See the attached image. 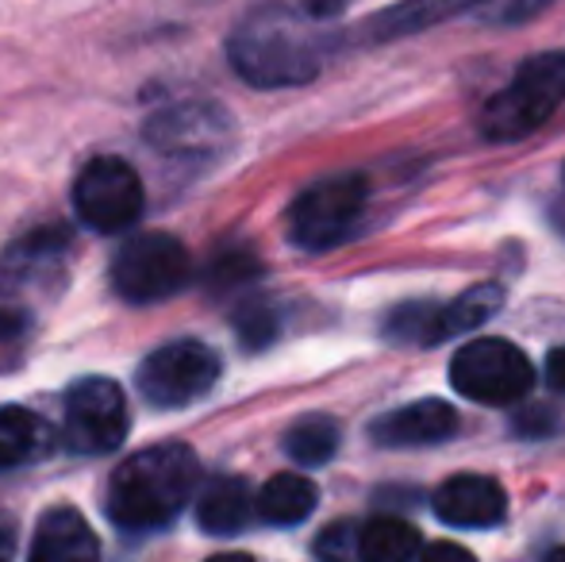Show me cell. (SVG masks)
<instances>
[{
  "label": "cell",
  "mask_w": 565,
  "mask_h": 562,
  "mask_svg": "<svg viewBox=\"0 0 565 562\" xmlns=\"http://www.w3.org/2000/svg\"><path fill=\"white\" fill-rule=\"evenodd\" d=\"M201 463L185 443H158L131 455L113 474L108 486V517L119 528H162L193 501Z\"/></svg>",
  "instance_id": "obj_1"
},
{
  "label": "cell",
  "mask_w": 565,
  "mask_h": 562,
  "mask_svg": "<svg viewBox=\"0 0 565 562\" xmlns=\"http://www.w3.org/2000/svg\"><path fill=\"white\" fill-rule=\"evenodd\" d=\"M231 66L243 82L258 89H285V85H305L320 74V39L308 31L300 15L285 8H262L246 15L227 43Z\"/></svg>",
  "instance_id": "obj_2"
},
{
  "label": "cell",
  "mask_w": 565,
  "mask_h": 562,
  "mask_svg": "<svg viewBox=\"0 0 565 562\" xmlns=\"http://www.w3.org/2000/svg\"><path fill=\"white\" fill-rule=\"evenodd\" d=\"M565 105V54L546 51L527 59L515 77L484 105L481 128L489 139L512 142L539 131Z\"/></svg>",
  "instance_id": "obj_3"
},
{
  "label": "cell",
  "mask_w": 565,
  "mask_h": 562,
  "mask_svg": "<svg viewBox=\"0 0 565 562\" xmlns=\"http://www.w3.org/2000/svg\"><path fill=\"white\" fill-rule=\"evenodd\" d=\"M365 197H370V185H365L362 173H335V178L308 185L289 204V216H285L289 243L308 251V255H323V251L339 247L354 232L358 216L365 209Z\"/></svg>",
  "instance_id": "obj_4"
},
{
  "label": "cell",
  "mask_w": 565,
  "mask_h": 562,
  "mask_svg": "<svg viewBox=\"0 0 565 562\" xmlns=\"http://www.w3.org/2000/svg\"><path fill=\"white\" fill-rule=\"evenodd\" d=\"M193 282V258L185 243L166 232H142L127 240L113 258V285L131 305H154Z\"/></svg>",
  "instance_id": "obj_5"
},
{
  "label": "cell",
  "mask_w": 565,
  "mask_h": 562,
  "mask_svg": "<svg viewBox=\"0 0 565 562\" xmlns=\"http://www.w3.org/2000/svg\"><path fill=\"white\" fill-rule=\"evenodd\" d=\"M450 382L461 397L481 405H512L527 397L535 370L531 359L508 339H473L450 362Z\"/></svg>",
  "instance_id": "obj_6"
},
{
  "label": "cell",
  "mask_w": 565,
  "mask_h": 562,
  "mask_svg": "<svg viewBox=\"0 0 565 562\" xmlns=\"http://www.w3.org/2000/svg\"><path fill=\"white\" fill-rule=\"evenodd\" d=\"M220 378V354L196 339H178L150 351L139 367V390L154 409H185Z\"/></svg>",
  "instance_id": "obj_7"
},
{
  "label": "cell",
  "mask_w": 565,
  "mask_h": 562,
  "mask_svg": "<svg viewBox=\"0 0 565 562\" xmlns=\"http://www.w3.org/2000/svg\"><path fill=\"white\" fill-rule=\"evenodd\" d=\"M74 212L93 232H124L142 212V181L124 158H93L74 181Z\"/></svg>",
  "instance_id": "obj_8"
},
{
  "label": "cell",
  "mask_w": 565,
  "mask_h": 562,
  "mask_svg": "<svg viewBox=\"0 0 565 562\" xmlns=\"http://www.w3.org/2000/svg\"><path fill=\"white\" fill-rule=\"evenodd\" d=\"M127 401L108 378H85L66 393V443L77 455H113L127 435Z\"/></svg>",
  "instance_id": "obj_9"
},
{
  "label": "cell",
  "mask_w": 565,
  "mask_h": 562,
  "mask_svg": "<svg viewBox=\"0 0 565 562\" xmlns=\"http://www.w3.org/2000/svg\"><path fill=\"white\" fill-rule=\"evenodd\" d=\"M70 263V232L62 227H35L0 255V293L8 297H31V293H54L66 278Z\"/></svg>",
  "instance_id": "obj_10"
},
{
  "label": "cell",
  "mask_w": 565,
  "mask_h": 562,
  "mask_svg": "<svg viewBox=\"0 0 565 562\" xmlns=\"http://www.w3.org/2000/svg\"><path fill=\"white\" fill-rule=\"evenodd\" d=\"M231 139V120L224 108L201 105H170L147 120V142L173 158H209Z\"/></svg>",
  "instance_id": "obj_11"
},
{
  "label": "cell",
  "mask_w": 565,
  "mask_h": 562,
  "mask_svg": "<svg viewBox=\"0 0 565 562\" xmlns=\"http://www.w3.org/2000/svg\"><path fill=\"white\" fill-rule=\"evenodd\" d=\"M435 512L454 528H492L508 517V497L492 478L454 474L435 494Z\"/></svg>",
  "instance_id": "obj_12"
},
{
  "label": "cell",
  "mask_w": 565,
  "mask_h": 562,
  "mask_svg": "<svg viewBox=\"0 0 565 562\" xmlns=\"http://www.w3.org/2000/svg\"><path fill=\"white\" fill-rule=\"evenodd\" d=\"M370 432L381 447H431L458 432V413L443 401H416L377 416Z\"/></svg>",
  "instance_id": "obj_13"
},
{
  "label": "cell",
  "mask_w": 565,
  "mask_h": 562,
  "mask_svg": "<svg viewBox=\"0 0 565 562\" xmlns=\"http://www.w3.org/2000/svg\"><path fill=\"white\" fill-rule=\"evenodd\" d=\"M28 562H100V540L77 509L43 512Z\"/></svg>",
  "instance_id": "obj_14"
},
{
  "label": "cell",
  "mask_w": 565,
  "mask_h": 562,
  "mask_svg": "<svg viewBox=\"0 0 565 562\" xmlns=\"http://www.w3.org/2000/svg\"><path fill=\"white\" fill-rule=\"evenodd\" d=\"M258 517V497L243 478H212L196 501V520L209 536H235Z\"/></svg>",
  "instance_id": "obj_15"
},
{
  "label": "cell",
  "mask_w": 565,
  "mask_h": 562,
  "mask_svg": "<svg viewBox=\"0 0 565 562\" xmlns=\"http://www.w3.org/2000/svg\"><path fill=\"white\" fill-rule=\"evenodd\" d=\"M316 501H320V494H316V486L305 474H274V478L258 489V517L266 520V524L289 528L312 517Z\"/></svg>",
  "instance_id": "obj_16"
},
{
  "label": "cell",
  "mask_w": 565,
  "mask_h": 562,
  "mask_svg": "<svg viewBox=\"0 0 565 562\" xmlns=\"http://www.w3.org/2000/svg\"><path fill=\"white\" fill-rule=\"evenodd\" d=\"M481 4V0H401L388 12H381L373 20V31L377 39H396V35H412V31H424L439 20H450V15L466 12V8Z\"/></svg>",
  "instance_id": "obj_17"
},
{
  "label": "cell",
  "mask_w": 565,
  "mask_h": 562,
  "mask_svg": "<svg viewBox=\"0 0 565 562\" xmlns=\"http://www.w3.org/2000/svg\"><path fill=\"white\" fill-rule=\"evenodd\" d=\"M51 432L28 409L4 405L0 409V470H12V466H23L46 447Z\"/></svg>",
  "instance_id": "obj_18"
},
{
  "label": "cell",
  "mask_w": 565,
  "mask_h": 562,
  "mask_svg": "<svg viewBox=\"0 0 565 562\" xmlns=\"http://www.w3.org/2000/svg\"><path fill=\"white\" fill-rule=\"evenodd\" d=\"M424 540L412 524L396 517H381L362 528V562H419Z\"/></svg>",
  "instance_id": "obj_19"
},
{
  "label": "cell",
  "mask_w": 565,
  "mask_h": 562,
  "mask_svg": "<svg viewBox=\"0 0 565 562\" xmlns=\"http://www.w3.org/2000/svg\"><path fill=\"white\" fill-rule=\"evenodd\" d=\"M385 339H393V343H412V347H431V343H439V339H447L443 305H435V300L401 305L385 320Z\"/></svg>",
  "instance_id": "obj_20"
},
{
  "label": "cell",
  "mask_w": 565,
  "mask_h": 562,
  "mask_svg": "<svg viewBox=\"0 0 565 562\" xmlns=\"http://www.w3.org/2000/svg\"><path fill=\"white\" fill-rule=\"evenodd\" d=\"M339 450V424L331 416H305L285 432V455L297 466H323Z\"/></svg>",
  "instance_id": "obj_21"
},
{
  "label": "cell",
  "mask_w": 565,
  "mask_h": 562,
  "mask_svg": "<svg viewBox=\"0 0 565 562\" xmlns=\"http://www.w3.org/2000/svg\"><path fill=\"white\" fill-rule=\"evenodd\" d=\"M500 305H504V289L492 282H481L469 293H461V297H454L450 305H443V316H447V339L481 328L492 312H500Z\"/></svg>",
  "instance_id": "obj_22"
},
{
  "label": "cell",
  "mask_w": 565,
  "mask_h": 562,
  "mask_svg": "<svg viewBox=\"0 0 565 562\" xmlns=\"http://www.w3.org/2000/svg\"><path fill=\"white\" fill-rule=\"evenodd\" d=\"M235 331L246 347H269L277 339V312L262 300L254 305H243L235 316Z\"/></svg>",
  "instance_id": "obj_23"
},
{
  "label": "cell",
  "mask_w": 565,
  "mask_h": 562,
  "mask_svg": "<svg viewBox=\"0 0 565 562\" xmlns=\"http://www.w3.org/2000/svg\"><path fill=\"white\" fill-rule=\"evenodd\" d=\"M320 562H362V532L354 524H331L316 540Z\"/></svg>",
  "instance_id": "obj_24"
},
{
  "label": "cell",
  "mask_w": 565,
  "mask_h": 562,
  "mask_svg": "<svg viewBox=\"0 0 565 562\" xmlns=\"http://www.w3.org/2000/svg\"><path fill=\"white\" fill-rule=\"evenodd\" d=\"M31 324L15 308H0V370H12L23 359V347H28Z\"/></svg>",
  "instance_id": "obj_25"
},
{
  "label": "cell",
  "mask_w": 565,
  "mask_h": 562,
  "mask_svg": "<svg viewBox=\"0 0 565 562\" xmlns=\"http://www.w3.org/2000/svg\"><path fill=\"white\" fill-rule=\"evenodd\" d=\"M254 274H258V258H254L250 251H227V255H220L216 266H212V285L227 289V285H238V282L254 278Z\"/></svg>",
  "instance_id": "obj_26"
},
{
  "label": "cell",
  "mask_w": 565,
  "mask_h": 562,
  "mask_svg": "<svg viewBox=\"0 0 565 562\" xmlns=\"http://www.w3.org/2000/svg\"><path fill=\"white\" fill-rule=\"evenodd\" d=\"M308 20H335L350 8V0H300Z\"/></svg>",
  "instance_id": "obj_27"
},
{
  "label": "cell",
  "mask_w": 565,
  "mask_h": 562,
  "mask_svg": "<svg viewBox=\"0 0 565 562\" xmlns=\"http://www.w3.org/2000/svg\"><path fill=\"white\" fill-rule=\"evenodd\" d=\"M419 562H477L469 555L466 548H458V543H435V548H427Z\"/></svg>",
  "instance_id": "obj_28"
},
{
  "label": "cell",
  "mask_w": 565,
  "mask_h": 562,
  "mask_svg": "<svg viewBox=\"0 0 565 562\" xmlns=\"http://www.w3.org/2000/svg\"><path fill=\"white\" fill-rule=\"evenodd\" d=\"M543 8H546V0H512V8H504V12H500V20H508V23L527 20V15L543 12Z\"/></svg>",
  "instance_id": "obj_29"
},
{
  "label": "cell",
  "mask_w": 565,
  "mask_h": 562,
  "mask_svg": "<svg viewBox=\"0 0 565 562\" xmlns=\"http://www.w3.org/2000/svg\"><path fill=\"white\" fill-rule=\"evenodd\" d=\"M15 559V524L12 517L0 512V562H12Z\"/></svg>",
  "instance_id": "obj_30"
},
{
  "label": "cell",
  "mask_w": 565,
  "mask_h": 562,
  "mask_svg": "<svg viewBox=\"0 0 565 562\" xmlns=\"http://www.w3.org/2000/svg\"><path fill=\"white\" fill-rule=\"evenodd\" d=\"M546 370H551V382L565 393V347H562V351H551V362H546Z\"/></svg>",
  "instance_id": "obj_31"
},
{
  "label": "cell",
  "mask_w": 565,
  "mask_h": 562,
  "mask_svg": "<svg viewBox=\"0 0 565 562\" xmlns=\"http://www.w3.org/2000/svg\"><path fill=\"white\" fill-rule=\"evenodd\" d=\"M209 562H254L250 555H238V551H227V555H212Z\"/></svg>",
  "instance_id": "obj_32"
},
{
  "label": "cell",
  "mask_w": 565,
  "mask_h": 562,
  "mask_svg": "<svg viewBox=\"0 0 565 562\" xmlns=\"http://www.w3.org/2000/svg\"><path fill=\"white\" fill-rule=\"evenodd\" d=\"M551 562H565V548H558V551H554V555H551Z\"/></svg>",
  "instance_id": "obj_33"
},
{
  "label": "cell",
  "mask_w": 565,
  "mask_h": 562,
  "mask_svg": "<svg viewBox=\"0 0 565 562\" xmlns=\"http://www.w3.org/2000/svg\"><path fill=\"white\" fill-rule=\"evenodd\" d=\"M558 227H565V204H562V209H558Z\"/></svg>",
  "instance_id": "obj_34"
}]
</instances>
